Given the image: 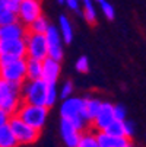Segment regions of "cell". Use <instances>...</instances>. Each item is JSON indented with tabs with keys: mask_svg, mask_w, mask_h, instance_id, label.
Masks as SVG:
<instances>
[{
	"mask_svg": "<svg viewBox=\"0 0 146 147\" xmlns=\"http://www.w3.org/2000/svg\"><path fill=\"white\" fill-rule=\"evenodd\" d=\"M18 20V13L7 7L5 0H0V25L13 24Z\"/></svg>",
	"mask_w": 146,
	"mask_h": 147,
	"instance_id": "cell-20",
	"label": "cell"
},
{
	"mask_svg": "<svg viewBox=\"0 0 146 147\" xmlns=\"http://www.w3.org/2000/svg\"><path fill=\"white\" fill-rule=\"evenodd\" d=\"M0 55H15L18 58L26 57V45L25 39H9V41H0Z\"/></svg>",
	"mask_w": 146,
	"mask_h": 147,
	"instance_id": "cell-12",
	"label": "cell"
},
{
	"mask_svg": "<svg viewBox=\"0 0 146 147\" xmlns=\"http://www.w3.org/2000/svg\"><path fill=\"white\" fill-rule=\"evenodd\" d=\"M47 86L48 83L44 79L25 80L22 83V100L34 105H45Z\"/></svg>",
	"mask_w": 146,
	"mask_h": 147,
	"instance_id": "cell-5",
	"label": "cell"
},
{
	"mask_svg": "<svg viewBox=\"0 0 146 147\" xmlns=\"http://www.w3.org/2000/svg\"><path fill=\"white\" fill-rule=\"evenodd\" d=\"M26 32H28V28L19 20H16L13 24H7V25H0V41L25 38Z\"/></svg>",
	"mask_w": 146,
	"mask_h": 147,
	"instance_id": "cell-13",
	"label": "cell"
},
{
	"mask_svg": "<svg viewBox=\"0 0 146 147\" xmlns=\"http://www.w3.org/2000/svg\"><path fill=\"white\" fill-rule=\"evenodd\" d=\"M57 2H58V3H65V0H57Z\"/></svg>",
	"mask_w": 146,
	"mask_h": 147,
	"instance_id": "cell-34",
	"label": "cell"
},
{
	"mask_svg": "<svg viewBox=\"0 0 146 147\" xmlns=\"http://www.w3.org/2000/svg\"><path fill=\"white\" fill-rule=\"evenodd\" d=\"M43 15V7H41V0H22L19 3L18 9V20L22 22L26 28L31 22Z\"/></svg>",
	"mask_w": 146,
	"mask_h": 147,
	"instance_id": "cell-8",
	"label": "cell"
},
{
	"mask_svg": "<svg viewBox=\"0 0 146 147\" xmlns=\"http://www.w3.org/2000/svg\"><path fill=\"white\" fill-rule=\"evenodd\" d=\"M45 39L48 45V57L61 61L63 60V38L60 35L58 28L50 25V28L45 32Z\"/></svg>",
	"mask_w": 146,
	"mask_h": 147,
	"instance_id": "cell-9",
	"label": "cell"
},
{
	"mask_svg": "<svg viewBox=\"0 0 146 147\" xmlns=\"http://www.w3.org/2000/svg\"><path fill=\"white\" fill-rule=\"evenodd\" d=\"M123 127H124V137H127L130 140L134 136V124L126 118L123 121Z\"/></svg>",
	"mask_w": 146,
	"mask_h": 147,
	"instance_id": "cell-28",
	"label": "cell"
},
{
	"mask_svg": "<svg viewBox=\"0 0 146 147\" xmlns=\"http://www.w3.org/2000/svg\"><path fill=\"white\" fill-rule=\"evenodd\" d=\"M101 105H102V100H99L98 98H83V109H85V115L91 124L94 118L96 117V114L99 112Z\"/></svg>",
	"mask_w": 146,
	"mask_h": 147,
	"instance_id": "cell-16",
	"label": "cell"
},
{
	"mask_svg": "<svg viewBox=\"0 0 146 147\" xmlns=\"http://www.w3.org/2000/svg\"><path fill=\"white\" fill-rule=\"evenodd\" d=\"M9 118H10V115L6 111H3L2 108H0V127L5 125V124H7L9 122Z\"/></svg>",
	"mask_w": 146,
	"mask_h": 147,
	"instance_id": "cell-31",
	"label": "cell"
},
{
	"mask_svg": "<svg viewBox=\"0 0 146 147\" xmlns=\"http://www.w3.org/2000/svg\"><path fill=\"white\" fill-rule=\"evenodd\" d=\"M22 102V83L0 79V108L13 115Z\"/></svg>",
	"mask_w": 146,
	"mask_h": 147,
	"instance_id": "cell-2",
	"label": "cell"
},
{
	"mask_svg": "<svg viewBox=\"0 0 146 147\" xmlns=\"http://www.w3.org/2000/svg\"><path fill=\"white\" fill-rule=\"evenodd\" d=\"M48 28H50V22L47 20V18L44 15L38 16L34 22H31L28 25V31L29 32H35V34H45Z\"/></svg>",
	"mask_w": 146,
	"mask_h": 147,
	"instance_id": "cell-21",
	"label": "cell"
},
{
	"mask_svg": "<svg viewBox=\"0 0 146 147\" xmlns=\"http://www.w3.org/2000/svg\"><path fill=\"white\" fill-rule=\"evenodd\" d=\"M105 133L111 134V136H115V137H124V127H123V121H118V119H114L108 127L104 130Z\"/></svg>",
	"mask_w": 146,
	"mask_h": 147,
	"instance_id": "cell-23",
	"label": "cell"
},
{
	"mask_svg": "<svg viewBox=\"0 0 146 147\" xmlns=\"http://www.w3.org/2000/svg\"><path fill=\"white\" fill-rule=\"evenodd\" d=\"M10 128L19 143V146H29V144H34L38 138H39V134L41 131L31 127L29 124H26L24 119H20L16 114L10 115L9 118V122Z\"/></svg>",
	"mask_w": 146,
	"mask_h": 147,
	"instance_id": "cell-4",
	"label": "cell"
},
{
	"mask_svg": "<svg viewBox=\"0 0 146 147\" xmlns=\"http://www.w3.org/2000/svg\"><path fill=\"white\" fill-rule=\"evenodd\" d=\"M114 121V105L110 102H102L101 109L94 118L91 128L95 131H104Z\"/></svg>",
	"mask_w": 146,
	"mask_h": 147,
	"instance_id": "cell-10",
	"label": "cell"
},
{
	"mask_svg": "<svg viewBox=\"0 0 146 147\" xmlns=\"http://www.w3.org/2000/svg\"><path fill=\"white\" fill-rule=\"evenodd\" d=\"M99 5H101V10H102V13H104V15H105V18H107V19H110V20H113V19H114V16H115V10H114V7L107 2V0L101 2Z\"/></svg>",
	"mask_w": 146,
	"mask_h": 147,
	"instance_id": "cell-27",
	"label": "cell"
},
{
	"mask_svg": "<svg viewBox=\"0 0 146 147\" xmlns=\"http://www.w3.org/2000/svg\"><path fill=\"white\" fill-rule=\"evenodd\" d=\"M95 137L99 147H121L130 141L127 137H115L105 131H95Z\"/></svg>",
	"mask_w": 146,
	"mask_h": 147,
	"instance_id": "cell-15",
	"label": "cell"
},
{
	"mask_svg": "<svg viewBox=\"0 0 146 147\" xmlns=\"http://www.w3.org/2000/svg\"><path fill=\"white\" fill-rule=\"evenodd\" d=\"M0 79L24 83L26 80V57L18 58L6 66H0Z\"/></svg>",
	"mask_w": 146,
	"mask_h": 147,
	"instance_id": "cell-7",
	"label": "cell"
},
{
	"mask_svg": "<svg viewBox=\"0 0 146 147\" xmlns=\"http://www.w3.org/2000/svg\"><path fill=\"white\" fill-rule=\"evenodd\" d=\"M60 115L61 118L70 121L80 133L91 128V122L88 121L85 109H83L82 98H73V96L66 98L60 107Z\"/></svg>",
	"mask_w": 146,
	"mask_h": 147,
	"instance_id": "cell-1",
	"label": "cell"
},
{
	"mask_svg": "<svg viewBox=\"0 0 146 147\" xmlns=\"http://www.w3.org/2000/svg\"><path fill=\"white\" fill-rule=\"evenodd\" d=\"M75 69H76V71H79L82 74L88 73L89 71V60H88V57L86 55H80L76 60V63H75Z\"/></svg>",
	"mask_w": 146,
	"mask_h": 147,
	"instance_id": "cell-25",
	"label": "cell"
},
{
	"mask_svg": "<svg viewBox=\"0 0 146 147\" xmlns=\"http://www.w3.org/2000/svg\"><path fill=\"white\" fill-rule=\"evenodd\" d=\"M65 5L70 9V10H75L77 13H82L80 12V0H65Z\"/></svg>",
	"mask_w": 146,
	"mask_h": 147,
	"instance_id": "cell-30",
	"label": "cell"
},
{
	"mask_svg": "<svg viewBox=\"0 0 146 147\" xmlns=\"http://www.w3.org/2000/svg\"><path fill=\"white\" fill-rule=\"evenodd\" d=\"M57 98H58V90H57L56 83H48V86H47V100H45V107H47V108H51L53 105L56 103Z\"/></svg>",
	"mask_w": 146,
	"mask_h": 147,
	"instance_id": "cell-24",
	"label": "cell"
},
{
	"mask_svg": "<svg viewBox=\"0 0 146 147\" xmlns=\"http://www.w3.org/2000/svg\"><path fill=\"white\" fill-rule=\"evenodd\" d=\"M121 147H134V146H133V144H132V143L129 141L127 144H124V146H121Z\"/></svg>",
	"mask_w": 146,
	"mask_h": 147,
	"instance_id": "cell-33",
	"label": "cell"
},
{
	"mask_svg": "<svg viewBox=\"0 0 146 147\" xmlns=\"http://www.w3.org/2000/svg\"><path fill=\"white\" fill-rule=\"evenodd\" d=\"M61 71V66H60V61L47 57L43 60V79L47 83H56L58 76Z\"/></svg>",
	"mask_w": 146,
	"mask_h": 147,
	"instance_id": "cell-14",
	"label": "cell"
},
{
	"mask_svg": "<svg viewBox=\"0 0 146 147\" xmlns=\"http://www.w3.org/2000/svg\"><path fill=\"white\" fill-rule=\"evenodd\" d=\"M83 3V6H88V5H92V0H80Z\"/></svg>",
	"mask_w": 146,
	"mask_h": 147,
	"instance_id": "cell-32",
	"label": "cell"
},
{
	"mask_svg": "<svg viewBox=\"0 0 146 147\" xmlns=\"http://www.w3.org/2000/svg\"><path fill=\"white\" fill-rule=\"evenodd\" d=\"M19 143L10 128L9 124H5L0 127V147H18Z\"/></svg>",
	"mask_w": 146,
	"mask_h": 147,
	"instance_id": "cell-19",
	"label": "cell"
},
{
	"mask_svg": "<svg viewBox=\"0 0 146 147\" xmlns=\"http://www.w3.org/2000/svg\"><path fill=\"white\" fill-rule=\"evenodd\" d=\"M25 45H26V57L41 60L48 57V45L45 34H35V32H26L25 35Z\"/></svg>",
	"mask_w": 146,
	"mask_h": 147,
	"instance_id": "cell-6",
	"label": "cell"
},
{
	"mask_svg": "<svg viewBox=\"0 0 146 147\" xmlns=\"http://www.w3.org/2000/svg\"><path fill=\"white\" fill-rule=\"evenodd\" d=\"M58 31L65 44H70L73 41V26H72L70 19L65 15H61L58 18Z\"/></svg>",
	"mask_w": 146,
	"mask_h": 147,
	"instance_id": "cell-17",
	"label": "cell"
},
{
	"mask_svg": "<svg viewBox=\"0 0 146 147\" xmlns=\"http://www.w3.org/2000/svg\"><path fill=\"white\" fill-rule=\"evenodd\" d=\"M94 2H98V3H101V2H104V0H94Z\"/></svg>",
	"mask_w": 146,
	"mask_h": 147,
	"instance_id": "cell-35",
	"label": "cell"
},
{
	"mask_svg": "<svg viewBox=\"0 0 146 147\" xmlns=\"http://www.w3.org/2000/svg\"><path fill=\"white\" fill-rule=\"evenodd\" d=\"M80 134L82 133L70 121L61 118V121H60V136H61L65 147H77V143L80 140Z\"/></svg>",
	"mask_w": 146,
	"mask_h": 147,
	"instance_id": "cell-11",
	"label": "cell"
},
{
	"mask_svg": "<svg viewBox=\"0 0 146 147\" xmlns=\"http://www.w3.org/2000/svg\"><path fill=\"white\" fill-rule=\"evenodd\" d=\"M16 2H19V3H20V2H22V0H16Z\"/></svg>",
	"mask_w": 146,
	"mask_h": 147,
	"instance_id": "cell-36",
	"label": "cell"
},
{
	"mask_svg": "<svg viewBox=\"0 0 146 147\" xmlns=\"http://www.w3.org/2000/svg\"><path fill=\"white\" fill-rule=\"evenodd\" d=\"M126 115H127V111L123 105L117 103L114 105V119H118V121H124L126 119Z\"/></svg>",
	"mask_w": 146,
	"mask_h": 147,
	"instance_id": "cell-29",
	"label": "cell"
},
{
	"mask_svg": "<svg viewBox=\"0 0 146 147\" xmlns=\"http://www.w3.org/2000/svg\"><path fill=\"white\" fill-rule=\"evenodd\" d=\"M43 79V61L26 57V80Z\"/></svg>",
	"mask_w": 146,
	"mask_h": 147,
	"instance_id": "cell-18",
	"label": "cell"
},
{
	"mask_svg": "<svg viewBox=\"0 0 146 147\" xmlns=\"http://www.w3.org/2000/svg\"><path fill=\"white\" fill-rule=\"evenodd\" d=\"M72 92H73V82L72 80H66L63 85H61L58 95H60L61 99H66V98L72 96Z\"/></svg>",
	"mask_w": 146,
	"mask_h": 147,
	"instance_id": "cell-26",
	"label": "cell"
},
{
	"mask_svg": "<svg viewBox=\"0 0 146 147\" xmlns=\"http://www.w3.org/2000/svg\"><path fill=\"white\" fill-rule=\"evenodd\" d=\"M48 109L50 108H47L45 105H34V103L22 102L16 111V115L20 119H24L26 124H29L31 127L41 131L47 122Z\"/></svg>",
	"mask_w": 146,
	"mask_h": 147,
	"instance_id": "cell-3",
	"label": "cell"
},
{
	"mask_svg": "<svg viewBox=\"0 0 146 147\" xmlns=\"http://www.w3.org/2000/svg\"><path fill=\"white\" fill-rule=\"evenodd\" d=\"M77 147H99L92 128H89V130H86V131H82L80 140H79V143H77Z\"/></svg>",
	"mask_w": 146,
	"mask_h": 147,
	"instance_id": "cell-22",
	"label": "cell"
}]
</instances>
